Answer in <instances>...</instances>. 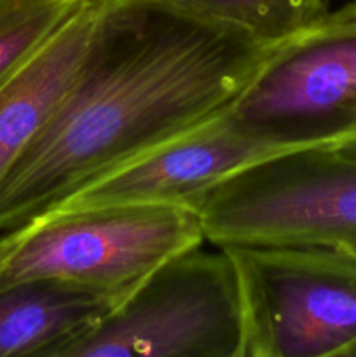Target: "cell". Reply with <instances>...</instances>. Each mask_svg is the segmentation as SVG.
I'll list each match as a JSON object with an SVG mask.
<instances>
[{
	"label": "cell",
	"mask_w": 356,
	"mask_h": 357,
	"mask_svg": "<svg viewBox=\"0 0 356 357\" xmlns=\"http://www.w3.org/2000/svg\"><path fill=\"white\" fill-rule=\"evenodd\" d=\"M124 298L59 282L0 289V357H44L94 326Z\"/></svg>",
	"instance_id": "cell-9"
},
{
	"label": "cell",
	"mask_w": 356,
	"mask_h": 357,
	"mask_svg": "<svg viewBox=\"0 0 356 357\" xmlns=\"http://www.w3.org/2000/svg\"><path fill=\"white\" fill-rule=\"evenodd\" d=\"M187 206L218 250L307 248L356 261V153L337 145L258 160Z\"/></svg>",
	"instance_id": "cell-3"
},
{
	"label": "cell",
	"mask_w": 356,
	"mask_h": 357,
	"mask_svg": "<svg viewBox=\"0 0 356 357\" xmlns=\"http://www.w3.org/2000/svg\"><path fill=\"white\" fill-rule=\"evenodd\" d=\"M188 206L51 211L0 239V289L59 282L128 296L175 258L205 244Z\"/></svg>",
	"instance_id": "cell-2"
},
{
	"label": "cell",
	"mask_w": 356,
	"mask_h": 357,
	"mask_svg": "<svg viewBox=\"0 0 356 357\" xmlns=\"http://www.w3.org/2000/svg\"><path fill=\"white\" fill-rule=\"evenodd\" d=\"M227 117L281 150L356 136V0L279 42Z\"/></svg>",
	"instance_id": "cell-5"
},
{
	"label": "cell",
	"mask_w": 356,
	"mask_h": 357,
	"mask_svg": "<svg viewBox=\"0 0 356 357\" xmlns=\"http://www.w3.org/2000/svg\"><path fill=\"white\" fill-rule=\"evenodd\" d=\"M101 0H87L68 23L0 84V180L38 135L72 84L96 26Z\"/></svg>",
	"instance_id": "cell-8"
},
{
	"label": "cell",
	"mask_w": 356,
	"mask_h": 357,
	"mask_svg": "<svg viewBox=\"0 0 356 357\" xmlns=\"http://www.w3.org/2000/svg\"><path fill=\"white\" fill-rule=\"evenodd\" d=\"M276 45L164 0H101L72 84L0 180V232L222 115Z\"/></svg>",
	"instance_id": "cell-1"
},
{
	"label": "cell",
	"mask_w": 356,
	"mask_h": 357,
	"mask_svg": "<svg viewBox=\"0 0 356 357\" xmlns=\"http://www.w3.org/2000/svg\"><path fill=\"white\" fill-rule=\"evenodd\" d=\"M87 0H0V84L37 54Z\"/></svg>",
	"instance_id": "cell-11"
},
{
	"label": "cell",
	"mask_w": 356,
	"mask_h": 357,
	"mask_svg": "<svg viewBox=\"0 0 356 357\" xmlns=\"http://www.w3.org/2000/svg\"><path fill=\"white\" fill-rule=\"evenodd\" d=\"M355 138H356V136H355ZM346 142H348V139H346Z\"/></svg>",
	"instance_id": "cell-15"
},
{
	"label": "cell",
	"mask_w": 356,
	"mask_h": 357,
	"mask_svg": "<svg viewBox=\"0 0 356 357\" xmlns=\"http://www.w3.org/2000/svg\"><path fill=\"white\" fill-rule=\"evenodd\" d=\"M222 251L236 274L251 352L262 357H330L355 344V260L288 246Z\"/></svg>",
	"instance_id": "cell-6"
},
{
	"label": "cell",
	"mask_w": 356,
	"mask_h": 357,
	"mask_svg": "<svg viewBox=\"0 0 356 357\" xmlns=\"http://www.w3.org/2000/svg\"><path fill=\"white\" fill-rule=\"evenodd\" d=\"M241 357H262L258 354H255V352H251L250 349H248V345L244 344V349H243V354H241ZM330 357H356V342L355 344H351L349 347H346L344 351L337 352V354L330 356Z\"/></svg>",
	"instance_id": "cell-12"
},
{
	"label": "cell",
	"mask_w": 356,
	"mask_h": 357,
	"mask_svg": "<svg viewBox=\"0 0 356 357\" xmlns=\"http://www.w3.org/2000/svg\"><path fill=\"white\" fill-rule=\"evenodd\" d=\"M243 349H244V345H243ZM243 349H241V351H237L236 354H232V356H229V357H241V354H243Z\"/></svg>",
	"instance_id": "cell-14"
},
{
	"label": "cell",
	"mask_w": 356,
	"mask_h": 357,
	"mask_svg": "<svg viewBox=\"0 0 356 357\" xmlns=\"http://www.w3.org/2000/svg\"><path fill=\"white\" fill-rule=\"evenodd\" d=\"M246 340L239 288L222 250L175 258L103 319L44 357H229Z\"/></svg>",
	"instance_id": "cell-4"
},
{
	"label": "cell",
	"mask_w": 356,
	"mask_h": 357,
	"mask_svg": "<svg viewBox=\"0 0 356 357\" xmlns=\"http://www.w3.org/2000/svg\"><path fill=\"white\" fill-rule=\"evenodd\" d=\"M225 112L87 185L52 211L107 206H187L230 174L290 152L237 128Z\"/></svg>",
	"instance_id": "cell-7"
},
{
	"label": "cell",
	"mask_w": 356,
	"mask_h": 357,
	"mask_svg": "<svg viewBox=\"0 0 356 357\" xmlns=\"http://www.w3.org/2000/svg\"><path fill=\"white\" fill-rule=\"evenodd\" d=\"M337 146H341V149H342V150H346V152L356 153V138H351V139H348V142L339 143Z\"/></svg>",
	"instance_id": "cell-13"
},
{
	"label": "cell",
	"mask_w": 356,
	"mask_h": 357,
	"mask_svg": "<svg viewBox=\"0 0 356 357\" xmlns=\"http://www.w3.org/2000/svg\"><path fill=\"white\" fill-rule=\"evenodd\" d=\"M239 28L265 44L293 37L325 13L323 0H164Z\"/></svg>",
	"instance_id": "cell-10"
}]
</instances>
